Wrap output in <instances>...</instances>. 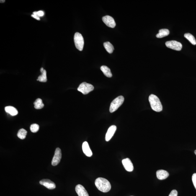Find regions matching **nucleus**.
Returning <instances> with one entry per match:
<instances>
[{
    "label": "nucleus",
    "instance_id": "obj_1",
    "mask_svg": "<svg viewBox=\"0 0 196 196\" xmlns=\"http://www.w3.org/2000/svg\"><path fill=\"white\" fill-rule=\"evenodd\" d=\"M95 184L99 190L103 192H109L111 189L110 183L103 178H98L95 181Z\"/></svg>",
    "mask_w": 196,
    "mask_h": 196
},
{
    "label": "nucleus",
    "instance_id": "obj_2",
    "mask_svg": "<svg viewBox=\"0 0 196 196\" xmlns=\"http://www.w3.org/2000/svg\"><path fill=\"white\" fill-rule=\"evenodd\" d=\"M150 106L153 110L157 112L162 111L163 107L159 98L155 95L151 94L148 98Z\"/></svg>",
    "mask_w": 196,
    "mask_h": 196
},
{
    "label": "nucleus",
    "instance_id": "obj_3",
    "mask_svg": "<svg viewBox=\"0 0 196 196\" xmlns=\"http://www.w3.org/2000/svg\"><path fill=\"white\" fill-rule=\"evenodd\" d=\"M124 98L123 96H119L114 99L110 104L109 111L112 113L118 109L124 102Z\"/></svg>",
    "mask_w": 196,
    "mask_h": 196
},
{
    "label": "nucleus",
    "instance_id": "obj_4",
    "mask_svg": "<svg viewBox=\"0 0 196 196\" xmlns=\"http://www.w3.org/2000/svg\"><path fill=\"white\" fill-rule=\"evenodd\" d=\"M74 41L75 46L80 51H82L84 45V40L81 34L76 32L74 37Z\"/></svg>",
    "mask_w": 196,
    "mask_h": 196
},
{
    "label": "nucleus",
    "instance_id": "obj_5",
    "mask_svg": "<svg viewBox=\"0 0 196 196\" xmlns=\"http://www.w3.org/2000/svg\"><path fill=\"white\" fill-rule=\"evenodd\" d=\"M94 89L93 85L86 82H83L80 84L78 90L83 94H86L94 90Z\"/></svg>",
    "mask_w": 196,
    "mask_h": 196
},
{
    "label": "nucleus",
    "instance_id": "obj_6",
    "mask_svg": "<svg viewBox=\"0 0 196 196\" xmlns=\"http://www.w3.org/2000/svg\"><path fill=\"white\" fill-rule=\"evenodd\" d=\"M166 47L168 48L178 51L181 50L182 48V44L176 41L172 40L167 42L165 43Z\"/></svg>",
    "mask_w": 196,
    "mask_h": 196
},
{
    "label": "nucleus",
    "instance_id": "obj_7",
    "mask_svg": "<svg viewBox=\"0 0 196 196\" xmlns=\"http://www.w3.org/2000/svg\"><path fill=\"white\" fill-rule=\"evenodd\" d=\"M62 157L61 150L59 148H57L55 150V155L52 161V166L57 165L60 163Z\"/></svg>",
    "mask_w": 196,
    "mask_h": 196
},
{
    "label": "nucleus",
    "instance_id": "obj_8",
    "mask_svg": "<svg viewBox=\"0 0 196 196\" xmlns=\"http://www.w3.org/2000/svg\"><path fill=\"white\" fill-rule=\"evenodd\" d=\"M103 22L108 27L114 28L116 26V23L113 18L109 15L104 16L102 18Z\"/></svg>",
    "mask_w": 196,
    "mask_h": 196
},
{
    "label": "nucleus",
    "instance_id": "obj_9",
    "mask_svg": "<svg viewBox=\"0 0 196 196\" xmlns=\"http://www.w3.org/2000/svg\"><path fill=\"white\" fill-rule=\"evenodd\" d=\"M122 163L124 168L127 171L132 172L133 170V164L129 158H127L122 160Z\"/></svg>",
    "mask_w": 196,
    "mask_h": 196
},
{
    "label": "nucleus",
    "instance_id": "obj_10",
    "mask_svg": "<svg viewBox=\"0 0 196 196\" xmlns=\"http://www.w3.org/2000/svg\"><path fill=\"white\" fill-rule=\"evenodd\" d=\"M40 184L45 186L47 189H53L56 188V184L54 183L48 179H43L40 181Z\"/></svg>",
    "mask_w": 196,
    "mask_h": 196
},
{
    "label": "nucleus",
    "instance_id": "obj_11",
    "mask_svg": "<svg viewBox=\"0 0 196 196\" xmlns=\"http://www.w3.org/2000/svg\"><path fill=\"white\" fill-rule=\"evenodd\" d=\"M117 129V127L115 125L111 126L109 127L108 130L105 136V140L106 141H109L112 138L113 136L115 133Z\"/></svg>",
    "mask_w": 196,
    "mask_h": 196
},
{
    "label": "nucleus",
    "instance_id": "obj_12",
    "mask_svg": "<svg viewBox=\"0 0 196 196\" xmlns=\"http://www.w3.org/2000/svg\"><path fill=\"white\" fill-rule=\"evenodd\" d=\"M75 190L78 196H89L84 187L81 184H78L76 186Z\"/></svg>",
    "mask_w": 196,
    "mask_h": 196
},
{
    "label": "nucleus",
    "instance_id": "obj_13",
    "mask_svg": "<svg viewBox=\"0 0 196 196\" xmlns=\"http://www.w3.org/2000/svg\"><path fill=\"white\" fill-rule=\"evenodd\" d=\"M82 149L84 154L88 157L92 156L93 154L87 142L85 141L83 143Z\"/></svg>",
    "mask_w": 196,
    "mask_h": 196
},
{
    "label": "nucleus",
    "instance_id": "obj_14",
    "mask_svg": "<svg viewBox=\"0 0 196 196\" xmlns=\"http://www.w3.org/2000/svg\"><path fill=\"white\" fill-rule=\"evenodd\" d=\"M157 177L159 180H163L167 178L169 176V173L165 170H158L156 172Z\"/></svg>",
    "mask_w": 196,
    "mask_h": 196
},
{
    "label": "nucleus",
    "instance_id": "obj_15",
    "mask_svg": "<svg viewBox=\"0 0 196 196\" xmlns=\"http://www.w3.org/2000/svg\"><path fill=\"white\" fill-rule=\"evenodd\" d=\"M5 110L11 116H15L18 114V111L15 108L12 106H7L5 108Z\"/></svg>",
    "mask_w": 196,
    "mask_h": 196
},
{
    "label": "nucleus",
    "instance_id": "obj_16",
    "mask_svg": "<svg viewBox=\"0 0 196 196\" xmlns=\"http://www.w3.org/2000/svg\"><path fill=\"white\" fill-rule=\"evenodd\" d=\"M101 70L106 76L108 78H111L112 74L111 73L110 69L108 67L105 65H103L101 67Z\"/></svg>",
    "mask_w": 196,
    "mask_h": 196
},
{
    "label": "nucleus",
    "instance_id": "obj_17",
    "mask_svg": "<svg viewBox=\"0 0 196 196\" xmlns=\"http://www.w3.org/2000/svg\"><path fill=\"white\" fill-rule=\"evenodd\" d=\"M169 31L168 29H161L159 30V33L156 35V37L159 38H162L169 35Z\"/></svg>",
    "mask_w": 196,
    "mask_h": 196
},
{
    "label": "nucleus",
    "instance_id": "obj_18",
    "mask_svg": "<svg viewBox=\"0 0 196 196\" xmlns=\"http://www.w3.org/2000/svg\"><path fill=\"white\" fill-rule=\"evenodd\" d=\"M104 48L109 53H112L113 52L114 48L113 46L109 42H105L104 43Z\"/></svg>",
    "mask_w": 196,
    "mask_h": 196
},
{
    "label": "nucleus",
    "instance_id": "obj_19",
    "mask_svg": "<svg viewBox=\"0 0 196 196\" xmlns=\"http://www.w3.org/2000/svg\"><path fill=\"white\" fill-rule=\"evenodd\" d=\"M34 107L36 109H41L44 107V104L42 103V99H37L34 102Z\"/></svg>",
    "mask_w": 196,
    "mask_h": 196
},
{
    "label": "nucleus",
    "instance_id": "obj_20",
    "mask_svg": "<svg viewBox=\"0 0 196 196\" xmlns=\"http://www.w3.org/2000/svg\"><path fill=\"white\" fill-rule=\"evenodd\" d=\"M184 37L187 39L192 45H196V40L195 37L192 34L189 33H186L184 35Z\"/></svg>",
    "mask_w": 196,
    "mask_h": 196
},
{
    "label": "nucleus",
    "instance_id": "obj_21",
    "mask_svg": "<svg viewBox=\"0 0 196 196\" xmlns=\"http://www.w3.org/2000/svg\"><path fill=\"white\" fill-rule=\"evenodd\" d=\"M41 72L42 73V75L38 77L37 81H39L41 82H46L47 81L46 71L44 69Z\"/></svg>",
    "mask_w": 196,
    "mask_h": 196
},
{
    "label": "nucleus",
    "instance_id": "obj_22",
    "mask_svg": "<svg viewBox=\"0 0 196 196\" xmlns=\"http://www.w3.org/2000/svg\"><path fill=\"white\" fill-rule=\"evenodd\" d=\"M27 132L24 129H21L19 130L17 134V136L20 139L23 140L26 138Z\"/></svg>",
    "mask_w": 196,
    "mask_h": 196
},
{
    "label": "nucleus",
    "instance_id": "obj_23",
    "mask_svg": "<svg viewBox=\"0 0 196 196\" xmlns=\"http://www.w3.org/2000/svg\"><path fill=\"white\" fill-rule=\"evenodd\" d=\"M39 126L38 124H34L31 125L30 130L32 133H36L39 130Z\"/></svg>",
    "mask_w": 196,
    "mask_h": 196
},
{
    "label": "nucleus",
    "instance_id": "obj_24",
    "mask_svg": "<svg viewBox=\"0 0 196 196\" xmlns=\"http://www.w3.org/2000/svg\"><path fill=\"white\" fill-rule=\"evenodd\" d=\"M33 14H35L38 17H42L44 15V12L43 11H39L37 12H34L33 13Z\"/></svg>",
    "mask_w": 196,
    "mask_h": 196
},
{
    "label": "nucleus",
    "instance_id": "obj_25",
    "mask_svg": "<svg viewBox=\"0 0 196 196\" xmlns=\"http://www.w3.org/2000/svg\"><path fill=\"white\" fill-rule=\"evenodd\" d=\"M192 181L194 187L196 189V173H194L192 176Z\"/></svg>",
    "mask_w": 196,
    "mask_h": 196
},
{
    "label": "nucleus",
    "instance_id": "obj_26",
    "mask_svg": "<svg viewBox=\"0 0 196 196\" xmlns=\"http://www.w3.org/2000/svg\"><path fill=\"white\" fill-rule=\"evenodd\" d=\"M178 192L176 189L172 190L169 196H177Z\"/></svg>",
    "mask_w": 196,
    "mask_h": 196
},
{
    "label": "nucleus",
    "instance_id": "obj_27",
    "mask_svg": "<svg viewBox=\"0 0 196 196\" xmlns=\"http://www.w3.org/2000/svg\"><path fill=\"white\" fill-rule=\"evenodd\" d=\"M32 17L34 18L35 19H36L37 20H40V19L39 17H38L37 15H36L35 14H33L31 15Z\"/></svg>",
    "mask_w": 196,
    "mask_h": 196
},
{
    "label": "nucleus",
    "instance_id": "obj_28",
    "mask_svg": "<svg viewBox=\"0 0 196 196\" xmlns=\"http://www.w3.org/2000/svg\"><path fill=\"white\" fill-rule=\"evenodd\" d=\"M1 1V3H4V2H5V1H4V0H3H3H1V1Z\"/></svg>",
    "mask_w": 196,
    "mask_h": 196
},
{
    "label": "nucleus",
    "instance_id": "obj_29",
    "mask_svg": "<svg viewBox=\"0 0 196 196\" xmlns=\"http://www.w3.org/2000/svg\"><path fill=\"white\" fill-rule=\"evenodd\" d=\"M194 153H195V155H196V150H195V151H194Z\"/></svg>",
    "mask_w": 196,
    "mask_h": 196
},
{
    "label": "nucleus",
    "instance_id": "obj_30",
    "mask_svg": "<svg viewBox=\"0 0 196 196\" xmlns=\"http://www.w3.org/2000/svg\"></svg>",
    "mask_w": 196,
    "mask_h": 196
}]
</instances>
